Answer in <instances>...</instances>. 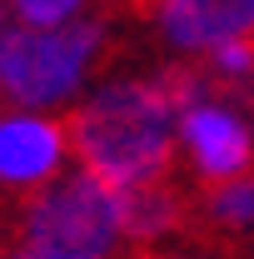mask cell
<instances>
[{
    "mask_svg": "<svg viewBox=\"0 0 254 259\" xmlns=\"http://www.w3.org/2000/svg\"><path fill=\"white\" fill-rule=\"evenodd\" d=\"M10 5L20 10L25 25H65L85 0H10Z\"/></svg>",
    "mask_w": 254,
    "mask_h": 259,
    "instance_id": "9",
    "label": "cell"
},
{
    "mask_svg": "<svg viewBox=\"0 0 254 259\" xmlns=\"http://www.w3.org/2000/svg\"><path fill=\"white\" fill-rule=\"evenodd\" d=\"M100 45L105 20H75L60 30H10L0 45V90L10 95V105H55L80 85Z\"/></svg>",
    "mask_w": 254,
    "mask_h": 259,
    "instance_id": "3",
    "label": "cell"
},
{
    "mask_svg": "<svg viewBox=\"0 0 254 259\" xmlns=\"http://www.w3.org/2000/svg\"><path fill=\"white\" fill-rule=\"evenodd\" d=\"M159 25L180 50H215L254 30V0H159Z\"/></svg>",
    "mask_w": 254,
    "mask_h": 259,
    "instance_id": "5",
    "label": "cell"
},
{
    "mask_svg": "<svg viewBox=\"0 0 254 259\" xmlns=\"http://www.w3.org/2000/svg\"><path fill=\"white\" fill-rule=\"evenodd\" d=\"M115 209H120V234L135 244H150L159 234H180L190 225V194H180L170 180L115 190Z\"/></svg>",
    "mask_w": 254,
    "mask_h": 259,
    "instance_id": "7",
    "label": "cell"
},
{
    "mask_svg": "<svg viewBox=\"0 0 254 259\" xmlns=\"http://www.w3.org/2000/svg\"><path fill=\"white\" fill-rule=\"evenodd\" d=\"M180 135L190 145L194 164L204 180H234L254 169V135L239 115H229L220 100H204V105H190L180 115Z\"/></svg>",
    "mask_w": 254,
    "mask_h": 259,
    "instance_id": "4",
    "label": "cell"
},
{
    "mask_svg": "<svg viewBox=\"0 0 254 259\" xmlns=\"http://www.w3.org/2000/svg\"><path fill=\"white\" fill-rule=\"evenodd\" d=\"M0 259H45V254H35L30 244H20V239H15V244H5V254Z\"/></svg>",
    "mask_w": 254,
    "mask_h": 259,
    "instance_id": "10",
    "label": "cell"
},
{
    "mask_svg": "<svg viewBox=\"0 0 254 259\" xmlns=\"http://www.w3.org/2000/svg\"><path fill=\"white\" fill-rule=\"evenodd\" d=\"M175 120L180 110L159 90V80H120V85H105L90 105L70 110L60 130L65 150L95 180H105L110 190H135V185L170 180L175 169L170 125Z\"/></svg>",
    "mask_w": 254,
    "mask_h": 259,
    "instance_id": "1",
    "label": "cell"
},
{
    "mask_svg": "<svg viewBox=\"0 0 254 259\" xmlns=\"http://www.w3.org/2000/svg\"><path fill=\"white\" fill-rule=\"evenodd\" d=\"M190 234H244L254 229V169L234 180H204V190L190 194Z\"/></svg>",
    "mask_w": 254,
    "mask_h": 259,
    "instance_id": "8",
    "label": "cell"
},
{
    "mask_svg": "<svg viewBox=\"0 0 254 259\" xmlns=\"http://www.w3.org/2000/svg\"><path fill=\"white\" fill-rule=\"evenodd\" d=\"M5 225L20 244H30L45 259H110L120 234V209H115V190L85 169L55 185H25L15 220Z\"/></svg>",
    "mask_w": 254,
    "mask_h": 259,
    "instance_id": "2",
    "label": "cell"
},
{
    "mask_svg": "<svg viewBox=\"0 0 254 259\" xmlns=\"http://www.w3.org/2000/svg\"><path fill=\"white\" fill-rule=\"evenodd\" d=\"M65 130L55 120H0V180L10 185H40L60 169Z\"/></svg>",
    "mask_w": 254,
    "mask_h": 259,
    "instance_id": "6",
    "label": "cell"
},
{
    "mask_svg": "<svg viewBox=\"0 0 254 259\" xmlns=\"http://www.w3.org/2000/svg\"><path fill=\"white\" fill-rule=\"evenodd\" d=\"M5 35L10 30H5V0H0V45H5Z\"/></svg>",
    "mask_w": 254,
    "mask_h": 259,
    "instance_id": "11",
    "label": "cell"
}]
</instances>
